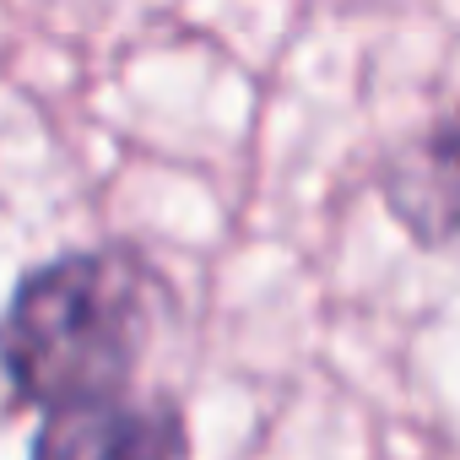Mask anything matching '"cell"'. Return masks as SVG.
Segmentation results:
<instances>
[{
    "instance_id": "2",
    "label": "cell",
    "mask_w": 460,
    "mask_h": 460,
    "mask_svg": "<svg viewBox=\"0 0 460 460\" xmlns=\"http://www.w3.org/2000/svg\"><path fill=\"white\" fill-rule=\"evenodd\" d=\"M379 195L422 250L460 255V109L385 157Z\"/></svg>"
},
{
    "instance_id": "3",
    "label": "cell",
    "mask_w": 460,
    "mask_h": 460,
    "mask_svg": "<svg viewBox=\"0 0 460 460\" xmlns=\"http://www.w3.org/2000/svg\"><path fill=\"white\" fill-rule=\"evenodd\" d=\"M39 455H184L190 433L173 401H103L82 411H55L33 433Z\"/></svg>"
},
{
    "instance_id": "1",
    "label": "cell",
    "mask_w": 460,
    "mask_h": 460,
    "mask_svg": "<svg viewBox=\"0 0 460 460\" xmlns=\"http://www.w3.org/2000/svg\"><path fill=\"white\" fill-rule=\"evenodd\" d=\"M168 282L136 244L55 255L17 277L0 309V379L44 417L125 401Z\"/></svg>"
}]
</instances>
